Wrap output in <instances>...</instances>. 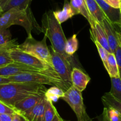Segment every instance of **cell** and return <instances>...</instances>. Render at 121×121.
I'll return each mask as SVG.
<instances>
[{"mask_svg": "<svg viewBox=\"0 0 121 121\" xmlns=\"http://www.w3.org/2000/svg\"><path fill=\"white\" fill-rule=\"evenodd\" d=\"M46 99L45 96L36 104L27 111L21 113L29 121H43Z\"/></svg>", "mask_w": 121, "mask_h": 121, "instance_id": "cell-13", "label": "cell"}, {"mask_svg": "<svg viewBox=\"0 0 121 121\" xmlns=\"http://www.w3.org/2000/svg\"><path fill=\"white\" fill-rule=\"evenodd\" d=\"M78 48V41L77 35L74 34L69 39H67L65 47V52L68 56H72Z\"/></svg>", "mask_w": 121, "mask_h": 121, "instance_id": "cell-25", "label": "cell"}, {"mask_svg": "<svg viewBox=\"0 0 121 121\" xmlns=\"http://www.w3.org/2000/svg\"><path fill=\"white\" fill-rule=\"evenodd\" d=\"M52 121H65L62 118V117H60V116L59 115L58 112H57L55 116V117H53V120H52Z\"/></svg>", "mask_w": 121, "mask_h": 121, "instance_id": "cell-35", "label": "cell"}, {"mask_svg": "<svg viewBox=\"0 0 121 121\" xmlns=\"http://www.w3.org/2000/svg\"><path fill=\"white\" fill-rule=\"evenodd\" d=\"M114 54H115V56H116V60H117L119 74V78L121 80V46H120V45L117 48Z\"/></svg>", "mask_w": 121, "mask_h": 121, "instance_id": "cell-31", "label": "cell"}, {"mask_svg": "<svg viewBox=\"0 0 121 121\" xmlns=\"http://www.w3.org/2000/svg\"><path fill=\"white\" fill-rule=\"evenodd\" d=\"M90 38L91 40L93 39L96 40L109 53H112L109 46L104 29L100 24L96 22L95 26L90 29Z\"/></svg>", "mask_w": 121, "mask_h": 121, "instance_id": "cell-14", "label": "cell"}, {"mask_svg": "<svg viewBox=\"0 0 121 121\" xmlns=\"http://www.w3.org/2000/svg\"><path fill=\"white\" fill-rule=\"evenodd\" d=\"M101 26L104 29V32L106 35L110 49L112 53H114L119 45L118 38L119 32L116 30L115 26L113 25L107 18L103 21Z\"/></svg>", "mask_w": 121, "mask_h": 121, "instance_id": "cell-11", "label": "cell"}, {"mask_svg": "<svg viewBox=\"0 0 121 121\" xmlns=\"http://www.w3.org/2000/svg\"><path fill=\"white\" fill-rule=\"evenodd\" d=\"M53 14L57 21L60 24H62L67 20L72 18L75 14L71 6L70 3L65 0L62 10L53 11Z\"/></svg>", "mask_w": 121, "mask_h": 121, "instance_id": "cell-19", "label": "cell"}, {"mask_svg": "<svg viewBox=\"0 0 121 121\" xmlns=\"http://www.w3.org/2000/svg\"><path fill=\"white\" fill-rule=\"evenodd\" d=\"M111 78V88L109 93L119 102H121V80L118 78Z\"/></svg>", "mask_w": 121, "mask_h": 121, "instance_id": "cell-24", "label": "cell"}, {"mask_svg": "<svg viewBox=\"0 0 121 121\" xmlns=\"http://www.w3.org/2000/svg\"><path fill=\"white\" fill-rule=\"evenodd\" d=\"M8 78L11 82H30L43 85H54L66 90L70 87L62 81L54 69L42 72L23 73L10 77Z\"/></svg>", "mask_w": 121, "mask_h": 121, "instance_id": "cell-4", "label": "cell"}, {"mask_svg": "<svg viewBox=\"0 0 121 121\" xmlns=\"http://www.w3.org/2000/svg\"><path fill=\"white\" fill-rule=\"evenodd\" d=\"M36 24L30 8L27 10L14 8L0 16V29H9L13 25H19L24 28L27 35H32Z\"/></svg>", "mask_w": 121, "mask_h": 121, "instance_id": "cell-3", "label": "cell"}, {"mask_svg": "<svg viewBox=\"0 0 121 121\" xmlns=\"http://www.w3.org/2000/svg\"><path fill=\"white\" fill-rule=\"evenodd\" d=\"M11 34L8 29H0V46L5 45L11 41Z\"/></svg>", "mask_w": 121, "mask_h": 121, "instance_id": "cell-28", "label": "cell"}, {"mask_svg": "<svg viewBox=\"0 0 121 121\" xmlns=\"http://www.w3.org/2000/svg\"><path fill=\"white\" fill-rule=\"evenodd\" d=\"M120 10H121V6H120Z\"/></svg>", "mask_w": 121, "mask_h": 121, "instance_id": "cell-42", "label": "cell"}, {"mask_svg": "<svg viewBox=\"0 0 121 121\" xmlns=\"http://www.w3.org/2000/svg\"><path fill=\"white\" fill-rule=\"evenodd\" d=\"M33 72L42 71L38 70L33 67L26 65L19 62H15L0 67V77L5 78H9L21 73H33Z\"/></svg>", "mask_w": 121, "mask_h": 121, "instance_id": "cell-9", "label": "cell"}, {"mask_svg": "<svg viewBox=\"0 0 121 121\" xmlns=\"http://www.w3.org/2000/svg\"><path fill=\"white\" fill-rule=\"evenodd\" d=\"M99 121H110L109 115H108V108L104 107L103 109V113L99 117Z\"/></svg>", "mask_w": 121, "mask_h": 121, "instance_id": "cell-32", "label": "cell"}, {"mask_svg": "<svg viewBox=\"0 0 121 121\" xmlns=\"http://www.w3.org/2000/svg\"><path fill=\"white\" fill-rule=\"evenodd\" d=\"M64 91L62 88H59L57 86L51 87L46 90L45 93V98L52 102H56L59 99H61L64 95Z\"/></svg>", "mask_w": 121, "mask_h": 121, "instance_id": "cell-23", "label": "cell"}, {"mask_svg": "<svg viewBox=\"0 0 121 121\" xmlns=\"http://www.w3.org/2000/svg\"><path fill=\"white\" fill-rule=\"evenodd\" d=\"M106 3L115 8H120L121 4V0H103Z\"/></svg>", "mask_w": 121, "mask_h": 121, "instance_id": "cell-33", "label": "cell"}, {"mask_svg": "<svg viewBox=\"0 0 121 121\" xmlns=\"http://www.w3.org/2000/svg\"><path fill=\"white\" fill-rule=\"evenodd\" d=\"M57 110L53 102L51 100L46 99V104L45 108V113H44L43 121H52L55 116Z\"/></svg>", "mask_w": 121, "mask_h": 121, "instance_id": "cell-26", "label": "cell"}, {"mask_svg": "<svg viewBox=\"0 0 121 121\" xmlns=\"http://www.w3.org/2000/svg\"><path fill=\"white\" fill-rule=\"evenodd\" d=\"M50 52L52 67L62 81L67 86L71 87L72 86L71 75L73 69L71 64V59H68L56 52L51 47Z\"/></svg>", "mask_w": 121, "mask_h": 121, "instance_id": "cell-7", "label": "cell"}, {"mask_svg": "<svg viewBox=\"0 0 121 121\" xmlns=\"http://www.w3.org/2000/svg\"><path fill=\"white\" fill-rule=\"evenodd\" d=\"M87 9L92 17L93 19L96 22L102 25V22L106 18L100 7L99 6L96 0H84Z\"/></svg>", "mask_w": 121, "mask_h": 121, "instance_id": "cell-17", "label": "cell"}, {"mask_svg": "<svg viewBox=\"0 0 121 121\" xmlns=\"http://www.w3.org/2000/svg\"><path fill=\"white\" fill-rule=\"evenodd\" d=\"M108 20L115 26H118L121 29V13L120 8L111 6L103 0H96Z\"/></svg>", "mask_w": 121, "mask_h": 121, "instance_id": "cell-10", "label": "cell"}, {"mask_svg": "<svg viewBox=\"0 0 121 121\" xmlns=\"http://www.w3.org/2000/svg\"><path fill=\"white\" fill-rule=\"evenodd\" d=\"M70 5L74 10L75 15L81 14L87 19L90 25L91 28L95 26L96 22L91 16L84 0H70Z\"/></svg>", "mask_w": 121, "mask_h": 121, "instance_id": "cell-16", "label": "cell"}, {"mask_svg": "<svg viewBox=\"0 0 121 121\" xmlns=\"http://www.w3.org/2000/svg\"><path fill=\"white\" fill-rule=\"evenodd\" d=\"M121 121V118H120V119L119 120V121Z\"/></svg>", "mask_w": 121, "mask_h": 121, "instance_id": "cell-43", "label": "cell"}, {"mask_svg": "<svg viewBox=\"0 0 121 121\" xmlns=\"http://www.w3.org/2000/svg\"><path fill=\"white\" fill-rule=\"evenodd\" d=\"M10 0H0V6L3 9L7 4L10 1Z\"/></svg>", "mask_w": 121, "mask_h": 121, "instance_id": "cell-37", "label": "cell"}, {"mask_svg": "<svg viewBox=\"0 0 121 121\" xmlns=\"http://www.w3.org/2000/svg\"><path fill=\"white\" fill-rule=\"evenodd\" d=\"M20 121H29L26 117H24L23 115L20 114Z\"/></svg>", "mask_w": 121, "mask_h": 121, "instance_id": "cell-39", "label": "cell"}, {"mask_svg": "<svg viewBox=\"0 0 121 121\" xmlns=\"http://www.w3.org/2000/svg\"><path fill=\"white\" fill-rule=\"evenodd\" d=\"M71 79L72 86L81 92L86 89L87 84L90 81V77L87 74L76 67H74L72 69Z\"/></svg>", "mask_w": 121, "mask_h": 121, "instance_id": "cell-12", "label": "cell"}, {"mask_svg": "<svg viewBox=\"0 0 121 121\" xmlns=\"http://www.w3.org/2000/svg\"><path fill=\"white\" fill-rule=\"evenodd\" d=\"M10 55L13 62H19L33 67L41 71L54 69L51 66L37 57L18 49L17 47L10 50Z\"/></svg>", "mask_w": 121, "mask_h": 121, "instance_id": "cell-8", "label": "cell"}, {"mask_svg": "<svg viewBox=\"0 0 121 121\" xmlns=\"http://www.w3.org/2000/svg\"><path fill=\"white\" fill-rule=\"evenodd\" d=\"M13 121H20V114L15 113L13 115Z\"/></svg>", "mask_w": 121, "mask_h": 121, "instance_id": "cell-38", "label": "cell"}, {"mask_svg": "<svg viewBox=\"0 0 121 121\" xmlns=\"http://www.w3.org/2000/svg\"><path fill=\"white\" fill-rule=\"evenodd\" d=\"M108 110V115H109L110 121H118L121 117V115L117 110L112 108H107Z\"/></svg>", "mask_w": 121, "mask_h": 121, "instance_id": "cell-30", "label": "cell"}, {"mask_svg": "<svg viewBox=\"0 0 121 121\" xmlns=\"http://www.w3.org/2000/svg\"><path fill=\"white\" fill-rule=\"evenodd\" d=\"M47 88L43 84L30 82L0 84V100L14 106L18 101L32 95H45Z\"/></svg>", "mask_w": 121, "mask_h": 121, "instance_id": "cell-1", "label": "cell"}, {"mask_svg": "<svg viewBox=\"0 0 121 121\" xmlns=\"http://www.w3.org/2000/svg\"><path fill=\"white\" fill-rule=\"evenodd\" d=\"M3 13V9H2V8L1 7V6H0V16H1Z\"/></svg>", "mask_w": 121, "mask_h": 121, "instance_id": "cell-41", "label": "cell"}, {"mask_svg": "<svg viewBox=\"0 0 121 121\" xmlns=\"http://www.w3.org/2000/svg\"><path fill=\"white\" fill-rule=\"evenodd\" d=\"M42 32L48 38L51 43V48L56 52L66 58L71 59L65 52V47L67 39H66L61 24L55 17L53 11H49L43 15L42 18Z\"/></svg>", "mask_w": 121, "mask_h": 121, "instance_id": "cell-2", "label": "cell"}, {"mask_svg": "<svg viewBox=\"0 0 121 121\" xmlns=\"http://www.w3.org/2000/svg\"><path fill=\"white\" fill-rule=\"evenodd\" d=\"M11 82V81H10V80H9L8 78L0 77V84L7 83V82Z\"/></svg>", "mask_w": 121, "mask_h": 121, "instance_id": "cell-36", "label": "cell"}, {"mask_svg": "<svg viewBox=\"0 0 121 121\" xmlns=\"http://www.w3.org/2000/svg\"><path fill=\"white\" fill-rule=\"evenodd\" d=\"M18 45L17 39H13L5 45L0 46V67L13 62L10 55V50Z\"/></svg>", "mask_w": 121, "mask_h": 121, "instance_id": "cell-18", "label": "cell"}, {"mask_svg": "<svg viewBox=\"0 0 121 121\" xmlns=\"http://www.w3.org/2000/svg\"><path fill=\"white\" fill-rule=\"evenodd\" d=\"M107 71L110 78L119 77L117 60L113 53H109L108 54Z\"/></svg>", "mask_w": 121, "mask_h": 121, "instance_id": "cell-20", "label": "cell"}, {"mask_svg": "<svg viewBox=\"0 0 121 121\" xmlns=\"http://www.w3.org/2000/svg\"><path fill=\"white\" fill-rule=\"evenodd\" d=\"M13 115L0 113V121H13Z\"/></svg>", "mask_w": 121, "mask_h": 121, "instance_id": "cell-34", "label": "cell"}, {"mask_svg": "<svg viewBox=\"0 0 121 121\" xmlns=\"http://www.w3.org/2000/svg\"><path fill=\"white\" fill-rule=\"evenodd\" d=\"M118 38H119V45L121 46V33H118Z\"/></svg>", "mask_w": 121, "mask_h": 121, "instance_id": "cell-40", "label": "cell"}, {"mask_svg": "<svg viewBox=\"0 0 121 121\" xmlns=\"http://www.w3.org/2000/svg\"><path fill=\"white\" fill-rule=\"evenodd\" d=\"M92 40L94 43L95 44V45H96V48H97V51H98L100 55V56L102 62H103V65H104V68L107 71V69H108V56L109 52L104 48L102 47L96 40H93V39Z\"/></svg>", "mask_w": 121, "mask_h": 121, "instance_id": "cell-27", "label": "cell"}, {"mask_svg": "<svg viewBox=\"0 0 121 121\" xmlns=\"http://www.w3.org/2000/svg\"><path fill=\"white\" fill-rule=\"evenodd\" d=\"M0 113L14 115L15 113H18V112L14 108V106L9 105V104L0 100Z\"/></svg>", "mask_w": 121, "mask_h": 121, "instance_id": "cell-29", "label": "cell"}, {"mask_svg": "<svg viewBox=\"0 0 121 121\" xmlns=\"http://www.w3.org/2000/svg\"><path fill=\"white\" fill-rule=\"evenodd\" d=\"M61 99L67 102L73 109L77 117L78 121H91V119L86 112L82 94L80 91L71 86L65 91L64 95Z\"/></svg>", "mask_w": 121, "mask_h": 121, "instance_id": "cell-6", "label": "cell"}, {"mask_svg": "<svg viewBox=\"0 0 121 121\" xmlns=\"http://www.w3.org/2000/svg\"><path fill=\"white\" fill-rule=\"evenodd\" d=\"M46 38L44 36L42 40H37L32 35H29L24 43L18 45L17 48L37 57L52 67L51 52L46 44Z\"/></svg>", "mask_w": 121, "mask_h": 121, "instance_id": "cell-5", "label": "cell"}, {"mask_svg": "<svg viewBox=\"0 0 121 121\" xmlns=\"http://www.w3.org/2000/svg\"><path fill=\"white\" fill-rule=\"evenodd\" d=\"M32 0H10L3 8V13L11 9H18L19 10H27L29 9V5Z\"/></svg>", "mask_w": 121, "mask_h": 121, "instance_id": "cell-21", "label": "cell"}, {"mask_svg": "<svg viewBox=\"0 0 121 121\" xmlns=\"http://www.w3.org/2000/svg\"><path fill=\"white\" fill-rule=\"evenodd\" d=\"M102 100L104 107L113 108L117 110L121 115V102L115 99L109 93H106L103 95Z\"/></svg>", "mask_w": 121, "mask_h": 121, "instance_id": "cell-22", "label": "cell"}, {"mask_svg": "<svg viewBox=\"0 0 121 121\" xmlns=\"http://www.w3.org/2000/svg\"><path fill=\"white\" fill-rule=\"evenodd\" d=\"M45 95H32L18 101L14 105V108L21 113L31 109L36 105L43 97Z\"/></svg>", "mask_w": 121, "mask_h": 121, "instance_id": "cell-15", "label": "cell"}]
</instances>
